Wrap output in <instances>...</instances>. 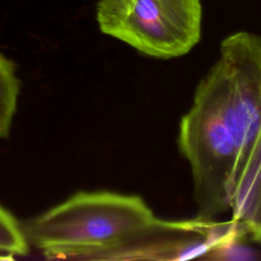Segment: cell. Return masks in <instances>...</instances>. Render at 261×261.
<instances>
[{
	"label": "cell",
	"instance_id": "cell-1",
	"mask_svg": "<svg viewBox=\"0 0 261 261\" xmlns=\"http://www.w3.org/2000/svg\"><path fill=\"white\" fill-rule=\"evenodd\" d=\"M261 125V38L238 32L220 45L181 118L178 147L192 170L199 218L229 209L241 161Z\"/></svg>",
	"mask_w": 261,
	"mask_h": 261
},
{
	"label": "cell",
	"instance_id": "cell-5",
	"mask_svg": "<svg viewBox=\"0 0 261 261\" xmlns=\"http://www.w3.org/2000/svg\"><path fill=\"white\" fill-rule=\"evenodd\" d=\"M29 252V242L22 226L0 205V259H12Z\"/></svg>",
	"mask_w": 261,
	"mask_h": 261
},
{
	"label": "cell",
	"instance_id": "cell-3",
	"mask_svg": "<svg viewBox=\"0 0 261 261\" xmlns=\"http://www.w3.org/2000/svg\"><path fill=\"white\" fill-rule=\"evenodd\" d=\"M100 31L151 57L187 54L201 39L200 0H99Z\"/></svg>",
	"mask_w": 261,
	"mask_h": 261
},
{
	"label": "cell",
	"instance_id": "cell-4",
	"mask_svg": "<svg viewBox=\"0 0 261 261\" xmlns=\"http://www.w3.org/2000/svg\"><path fill=\"white\" fill-rule=\"evenodd\" d=\"M15 70V63L0 52V139L9 136L16 110L20 82Z\"/></svg>",
	"mask_w": 261,
	"mask_h": 261
},
{
	"label": "cell",
	"instance_id": "cell-2",
	"mask_svg": "<svg viewBox=\"0 0 261 261\" xmlns=\"http://www.w3.org/2000/svg\"><path fill=\"white\" fill-rule=\"evenodd\" d=\"M211 220L157 217L139 196L79 192L22 226L46 259H182L204 253Z\"/></svg>",
	"mask_w": 261,
	"mask_h": 261
}]
</instances>
